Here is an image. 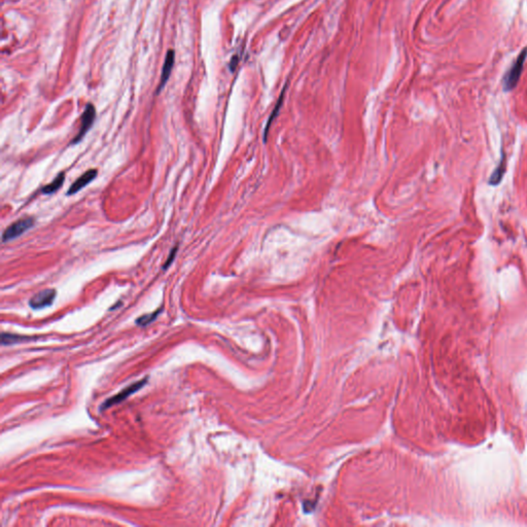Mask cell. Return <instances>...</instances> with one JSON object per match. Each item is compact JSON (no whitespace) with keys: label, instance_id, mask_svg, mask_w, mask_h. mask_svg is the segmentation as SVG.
<instances>
[{"label":"cell","instance_id":"6da1fadb","mask_svg":"<svg viewBox=\"0 0 527 527\" xmlns=\"http://www.w3.org/2000/svg\"><path fill=\"white\" fill-rule=\"evenodd\" d=\"M526 57H527V49H524L521 52V54L517 57L516 61L514 62V64L507 73L506 76L504 77V88L506 91H511L517 86V83L522 74L523 65L526 60Z\"/></svg>","mask_w":527,"mask_h":527},{"label":"cell","instance_id":"7a4b0ae2","mask_svg":"<svg viewBox=\"0 0 527 527\" xmlns=\"http://www.w3.org/2000/svg\"><path fill=\"white\" fill-rule=\"evenodd\" d=\"M147 382H148V378H145V379H142L140 381L134 382L133 384L127 386L126 388H124L123 390H121L118 393L113 395V397L110 398L109 400H106L102 404L100 410L102 411V410H105V409H109V408H111V407H113L114 405H117L119 403H122L123 401L127 400L130 397V395L135 393L136 391H138L139 389H141L143 386H145L147 384Z\"/></svg>","mask_w":527,"mask_h":527},{"label":"cell","instance_id":"3957f363","mask_svg":"<svg viewBox=\"0 0 527 527\" xmlns=\"http://www.w3.org/2000/svg\"><path fill=\"white\" fill-rule=\"evenodd\" d=\"M34 225V219H22L7 226L2 234V242H8L27 232Z\"/></svg>","mask_w":527,"mask_h":527},{"label":"cell","instance_id":"277c9868","mask_svg":"<svg viewBox=\"0 0 527 527\" xmlns=\"http://www.w3.org/2000/svg\"><path fill=\"white\" fill-rule=\"evenodd\" d=\"M95 116H96V111H95L94 105L92 103L87 104L86 109H85V111H83V113L81 115V126H80V129H79V132H78V134L75 136V138L73 141H71V145H75V143H78L83 138V136L86 135L87 132L92 127V125L94 123Z\"/></svg>","mask_w":527,"mask_h":527},{"label":"cell","instance_id":"5b68a950","mask_svg":"<svg viewBox=\"0 0 527 527\" xmlns=\"http://www.w3.org/2000/svg\"><path fill=\"white\" fill-rule=\"evenodd\" d=\"M56 291L53 289L43 290L37 295H34L29 301V306L32 309L38 310L43 309L45 307H49L53 304L55 298H56Z\"/></svg>","mask_w":527,"mask_h":527},{"label":"cell","instance_id":"8992f818","mask_svg":"<svg viewBox=\"0 0 527 527\" xmlns=\"http://www.w3.org/2000/svg\"><path fill=\"white\" fill-rule=\"evenodd\" d=\"M97 174H98V171L96 169H90L86 171L82 175H80L73 185L70 186L69 189L67 190V195L71 196V195L76 194L78 190H80L87 185H89L91 182H93L95 177L97 176Z\"/></svg>","mask_w":527,"mask_h":527},{"label":"cell","instance_id":"52a82bcc","mask_svg":"<svg viewBox=\"0 0 527 527\" xmlns=\"http://www.w3.org/2000/svg\"><path fill=\"white\" fill-rule=\"evenodd\" d=\"M174 60H175V53H174V51L169 50L168 52H167V55H166L164 67H163V70H162L161 82H160V86L158 88V92L161 91V89L166 85L167 80H168L171 71H172V68H173V65H174Z\"/></svg>","mask_w":527,"mask_h":527},{"label":"cell","instance_id":"ba28073f","mask_svg":"<svg viewBox=\"0 0 527 527\" xmlns=\"http://www.w3.org/2000/svg\"><path fill=\"white\" fill-rule=\"evenodd\" d=\"M505 171H506V160H505V154H502L500 163L498 164V166L494 169L493 173L491 174L489 178V182H488L489 185L497 186L498 184H500Z\"/></svg>","mask_w":527,"mask_h":527},{"label":"cell","instance_id":"9c48e42d","mask_svg":"<svg viewBox=\"0 0 527 527\" xmlns=\"http://www.w3.org/2000/svg\"><path fill=\"white\" fill-rule=\"evenodd\" d=\"M64 181H65V173L64 172H60L51 184L46 185L44 188H42V189H41L42 194H44V195L54 194L55 191H57L59 188H61Z\"/></svg>","mask_w":527,"mask_h":527},{"label":"cell","instance_id":"30bf717a","mask_svg":"<svg viewBox=\"0 0 527 527\" xmlns=\"http://www.w3.org/2000/svg\"><path fill=\"white\" fill-rule=\"evenodd\" d=\"M32 337L27 336H21V335L16 334H9V333H3L1 335V344L2 345H13L18 344L21 342H27L31 341Z\"/></svg>","mask_w":527,"mask_h":527},{"label":"cell","instance_id":"8fae6325","mask_svg":"<svg viewBox=\"0 0 527 527\" xmlns=\"http://www.w3.org/2000/svg\"><path fill=\"white\" fill-rule=\"evenodd\" d=\"M161 311H162V308H160V309H158V310L153 311L152 313L145 314V315H142V316L138 317V318L136 319V325H137V326H140V327H147V326H149L150 323H151L155 318L158 317V315L160 314Z\"/></svg>","mask_w":527,"mask_h":527},{"label":"cell","instance_id":"7c38bea8","mask_svg":"<svg viewBox=\"0 0 527 527\" xmlns=\"http://www.w3.org/2000/svg\"><path fill=\"white\" fill-rule=\"evenodd\" d=\"M176 254H177V246H175L173 249H171L170 254H169V257H168V259H167V261H166V263H165V265L163 266V269H164V270L168 269V267L171 265V263L174 261Z\"/></svg>","mask_w":527,"mask_h":527},{"label":"cell","instance_id":"4fadbf2b","mask_svg":"<svg viewBox=\"0 0 527 527\" xmlns=\"http://www.w3.org/2000/svg\"><path fill=\"white\" fill-rule=\"evenodd\" d=\"M237 61H238V59H237V57H234V58H233V60H232V62H231V64H230V66H231V69H232V70H234V68H236V65H237Z\"/></svg>","mask_w":527,"mask_h":527}]
</instances>
